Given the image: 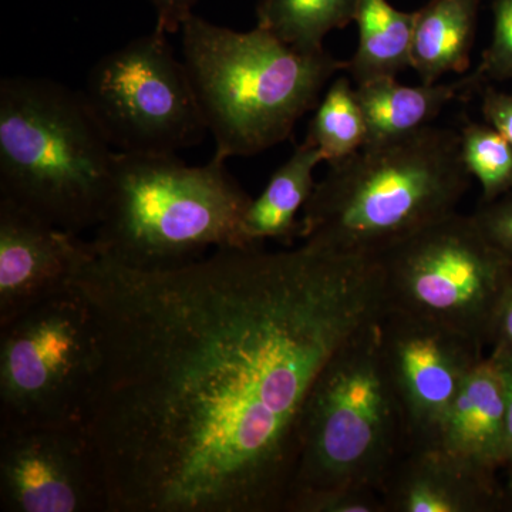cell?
Instances as JSON below:
<instances>
[{
  "mask_svg": "<svg viewBox=\"0 0 512 512\" xmlns=\"http://www.w3.org/2000/svg\"><path fill=\"white\" fill-rule=\"evenodd\" d=\"M73 285L99 350L83 426L110 512H284L313 384L386 308L379 256L313 242L158 271L94 254Z\"/></svg>",
  "mask_w": 512,
  "mask_h": 512,
  "instance_id": "6da1fadb",
  "label": "cell"
},
{
  "mask_svg": "<svg viewBox=\"0 0 512 512\" xmlns=\"http://www.w3.org/2000/svg\"><path fill=\"white\" fill-rule=\"evenodd\" d=\"M471 175L460 134L427 126L329 164L301 220L302 242L380 256L457 211Z\"/></svg>",
  "mask_w": 512,
  "mask_h": 512,
  "instance_id": "7a4b0ae2",
  "label": "cell"
},
{
  "mask_svg": "<svg viewBox=\"0 0 512 512\" xmlns=\"http://www.w3.org/2000/svg\"><path fill=\"white\" fill-rule=\"evenodd\" d=\"M183 60L215 140L228 160L262 153L292 136L348 60L328 50L305 53L259 28L237 32L191 15L183 28Z\"/></svg>",
  "mask_w": 512,
  "mask_h": 512,
  "instance_id": "3957f363",
  "label": "cell"
},
{
  "mask_svg": "<svg viewBox=\"0 0 512 512\" xmlns=\"http://www.w3.org/2000/svg\"><path fill=\"white\" fill-rule=\"evenodd\" d=\"M224 158L191 167L177 154L116 153L94 254L140 271L178 268L210 248H248L249 197Z\"/></svg>",
  "mask_w": 512,
  "mask_h": 512,
  "instance_id": "277c9868",
  "label": "cell"
},
{
  "mask_svg": "<svg viewBox=\"0 0 512 512\" xmlns=\"http://www.w3.org/2000/svg\"><path fill=\"white\" fill-rule=\"evenodd\" d=\"M116 153L82 93L42 77L0 82V198L79 235L94 228Z\"/></svg>",
  "mask_w": 512,
  "mask_h": 512,
  "instance_id": "5b68a950",
  "label": "cell"
},
{
  "mask_svg": "<svg viewBox=\"0 0 512 512\" xmlns=\"http://www.w3.org/2000/svg\"><path fill=\"white\" fill-rule=\"evenodd\" d=\"M377 323L343 346L313 384L303 407L298 463L286 503L329 488L382 494L409 450L402 409L380 355Z\"/></svg>",
  "mask_w": 512,
  "mask_h": 512,
  "instance_id": "8992f818",
  "label": "cell"
},
{
  "mask_svg": "<svg viewBox=\"0 0 512 512\" xmlns=\"http://www.w3.org/2000/svg\"><path fill=\"white\" fill-rule=\"evenodd\" d=\"M387 308L433 320L488 348L512 259L471 215L434 222L379 256Z\"/></svg>",
  "mask_w": 512,
  "mask_h": 512,
  "instance_id": "52a82bcc",
  "label": "cell"
},
{
  "mask_svg": "<svg viewBox=\"0 0 512 512\" xmlns=\"http://www.w3.org/2000/svg\"><path fill=\"white\" fill-rule=\"evenodd\" d=\"M97 356L92 313L74 285L0 325V430L83 423Z\"/></svg>",
  "mask_w": 512,
  "mask_h": 512,
  "instance_id": "ba28073f",
  "label": "cell"
},
{
  "mask_svg": "<svg viewBox=\"0 0 512 512\" xmlns=\"http://www.w3.org/2000/svg\"><path fill=\"white\" fill-rule=\"evenodd\" d=\"M154 30L107 53L80 90L107 143L121 154H177L208 133L184 60Z\"/></svg>",
  "mask_w": 512,
  "mask_h": 512,
  "instance_id": "9c48e42d",
  "label": "cell"
},
{
  "mask_svg": "<svg viewBox=\"0 0 512 512\" xmlns=\"http://www.w3.org/2000/svg\"><path fill=\"white\" fill-rule=\"evenodd\" d=\"M384 370L402 409L410 448L431 447L485 346L433 320L384 308L379 323Z\"/></svg>",
  "mask_w": 512,
  "mask_h": 512,
  "instance_id": "30bf717a",
  "label": "cell"
},
{
  "mask_svg": "<svg viewBox=\"0 0 512 512\" xmlns=\"http://www.w3.org/2000/svg\"><path fill=\"white\" fill-rule=\"evenodd\" d=\"M0 507L110 512L100 457L83 423L0 430Z\"/></svg>",
  "mask_w": 512,
  "mask_h": 512,
  "instance_id": "8fae6325",
  "label": "cell"
},
{
  "mask_svg": "<svg viewBox=\"0 0 512 512\" xmlns=\"http://www.w3.org/2000/svg\"><path fill=\"white\" fill-rule=\"evenodd\" d=\"M93 256L79 235L0 198V325L72 289Z\"/></svg>",
  "mask_w": 512,
  "mask_h": 512,
  "instance_id": "7c38bea8",
  "label": "cell"
},
{
  "mask_svg": "<svg viewBox=\"0 0 512 512\" xmlns=\"http://www.w3.org/2000/svg\"><path fill=\"white\" fill-rule=\"evenodd\" d=\"M386 512H491L508 507L505 485L436 447L410 448L384 484Z\"/></svg>",
  "mask_w": 512,
  "mask_h": 512,
  "instance_id": "4fadbf2b",
  "label": "cell"
},
{
  "mask_svg": "<svg viewBox=\"0 0 512 512\" xmlns=\"http://www.w3.org/2000/svg\"><path fill=\"white\" fill-rule=\"evenodd\" d=\"M431 447L491 476L504 471L507 416L503 379L488 353L464 380Z\"/></svg>",
  "mask_w": 512,
  "mask_h": 512,
  "instance_id": "5bb4252c",
  "label": "cell"
},
{
  "mask_svg": "<svg viewBox=\"0 0 512 512\" xmlns=\"http://www.w3.org/2000/svg\"><path fill=\"white\" fill-rule=\"evenodd\" d=\"M470 76L457 82L404 86L396 77L357 84L356 97L365 114L366 146L384 143L430 126L451 101L476 93Z\"/></svg>",
  "mask_w": 512,
  "mask_h": 512,
  "instance_id": "9a60e30c",
  "label": "cell"
},
{
  "mask_svg": "<svg viewBox=\"0 0 512 512\" xmlns=\"http://www.w3.org/2000/svg\"><path fill=\"white\" fill-rule=\"evenodd\" d=\"M323 163L319 148L305 138L284 165L272 174L265 190L252 198L242 220L245 247H262L266 239L292 245L301 238L299 211L315 190V170Z\"/></svg>",
  "mask_w": 512,
  "mask_h": 512,
  "instance_id": "2e32d148",
  "label": "cell"
},
{
  "mask_svg": "<svg viewBox=\"0 0 512 512\" xmlns=\"http://www.w3.org/2000/svg\"><path fill=\"white\" fill-rule=\"evenodd\" d=\"M480 0H430L416 12L412 69L421 83L439 82L447 73L470 67Z\"/></svg>",
  "mask_w": 512,
  "mask_h": 512,
  "instance_id": "e0dca14e",
  "label": "cell"
},
{
  "mask_svg": "<svg viewBox=\"0 0 512 512\" xmlns=\"http://www.w3.org/2000/svg\"><path fill=\"white\" fill-rule=\"evenodd\" d=\"M414 22L416 12H403L387 0H359V45L346 69L356 84L396 77L412 67Z\"/></svg>",
  "mask_w": 512,
  "mask_h": 512,
  "instance_id": "ac0fdd59",
  "label": "cell"
},
{
  "mask_svg": "<svg viewBox=\"0 0 512 512\" xmlns=\"http://www.w3.org/2000/svg\"><path fill=\"white\" fill-rule=\"evenodd\" d=\"M359 0H261L256 8L259 28L293 49L323 52L332 30L355 22Z\"/></svg>",
  "mask_w": 512,
  "mask_h": 512,
  "instance_id": "d6986e66",
  "label": "cell"
},
{
  "mask_svg": "<svg viewBox=\"0 0 512 512\" xmlns=\"http://www.w3.org/2000/svg\"><path fill=\"white\" fill-rule=\"evenodd\" d=\"M306 138L328 164L345 160L366 146L365 114L348 77L340 76L330 84L315 107Z\"/></svg>",
  "mask_w": 512,
  "mask_h": 512,
  "instance_id": "ffe728a7",
  "label": "cell"
},
{
  "mask_svg": "<svg viewBox=\"0 0 512 512\" xmlns=\"http://www.w3.org/2000/svg\"><path fill=\"white\" fill-rule=\"evenodd\" d=\"M461 157L481 185V202L498 200L512 191V146L487 123L468 121L458 131Z\"/></svg>",
  "mask_w": 512,
  "mask_h": 512,
  "instance_id": "44dd1931",
  "label": "cell"
},
{
  "mask_svg": "<svg viewBox=\"0 0 512 512\" xmlns=\"http://www.w3.org/2000/svg\"><path fill=\"white\" fill-rule=\"evenodd\" d=\"M493 36L470 76L476 90L512 79V0H494Z\"/></svg>",
  "mask_w": 512,
  "mask_h": 512,
  "instance_id": "7402d4cb",
  "label": "cell"
},
{
  "mask_svg": "<svg viewBox=\"0 0 512 512\" xmlns=\"http://www.w3.org/2000/svg\"><path fill=\"white\" fill-rule=\"evenodd\" d=\"M284 512H386V507L377 491L329 488L292 497Z\"/></svg>",
  "mask_w": 512,
  "mask_h": 512,
  "instance_id": "603a6c76",
  "label": "cell"
},
{
  "mask_svg": "<svg viewBox=\"0 0 512 512\" xmlns=\"http://www.w3.org/2000/svg\"><path fill=\"white\" fill-rule=\"evenodd\" d=\"M473 217L488 239L512 259V191L498 200L481 202Z\"/></svg>",
  "mask_w": 512,
  "mask_h": 512,
  "instance_id": "cb8c5ba5",
  "label": "cell"
},
{
  "mask_svg": "<svg viewBox=\"0 0 512 512\" xmlns=\"http://www.w3.org/2000/svg\"><path fill=\"white\" fill-rule=\"evenodd\" d=\"M481 113L485 123L500 131L512 146V93L484 87Z\"/></svg>",
  "mask_w": 512,
  "mask_h": 512,
  "instance_id": "d4e9b609",
  "label": "cell"
},
{
  "mask_svg": "<svg viewBox=\"0 0 512 512\" xmlns=\"http://www.w3.org/2000/svg\"><path fill=\"white\" fill-rule=\"evenodd\" d=\"M488 348L491 356L512 355V282L495 313Z\"/></svg>",
  "mask_w": 512,
  "mask_h": 512,
  "instance_id": "484cf974",
  "label": "cell"
},
{
  "mask_svg": "<svg viewBox=\"0 0 512 512\" xmlns=\"http://www.w3.org/2000/svg\"><path fill=\"white\" fill-rule=\"evenodd\" d=\"M156 10V29L167 35L181 32L185 20L190 18L197 0H148Z\"/></svg>",
  "mask_w": 512,
  "mask_h": 512,
  "instance_id": "4316f807",
  "label": "cell"
},
{
  "mask_svg": "<svg viewBox=\"0 0 512 512\" xmlns=\"http://www.w3.org/2000/svg\"><path fill=\"white\" fill-rule=\"evenodd\" d=\"M491 357L497 362L501 379H503L505 416H507V453H505L504 473L507 476L505 491H508L512 490V355Z\"/></svg>",
  "mask_w": 512,
  "mask_h": 512,
  "instance_id": "83f0119b",
  "label": "cell"
},
{
  "mask_svg": "<svg viewBox=\"0 0 512 512\" xmlns=\"http://www.w3.org/2000/svg\"><path fill=\"white\" fill-rule=\"evenodd\" d=\"M508 507H512V490L507 491Z\"/></svg>",
  "mask_w": 512,
  "mask_h": 512,
  "instance_id": "f1b7e54d",
  "label": "cell"
}]
</instances>
